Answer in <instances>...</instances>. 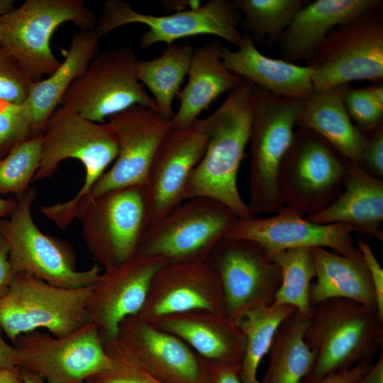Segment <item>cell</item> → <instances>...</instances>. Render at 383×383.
Segmentation results:
<instances>
[{
    "instance_id": "15",
    "label": "cell",
    "mask_w": 383,
    "mask_h": 383,
    "mask_svg": "<svg viewBox=\"0 0 383 383\" xmlns=\"http://www.w3.org/2000/svg\"><path fill=\"white\" fill-rule=\"evenodd\" d=\"M16 367L35 373L48 383H86L111 369L96 327L89 323L65 336L35 330L13 343Z\"/></svg>"
},
{
    "instance_id": "2",
    "label": "cell",
    "mask_w": 383,
    "mask_h": 383,
    "mask_svg": "<svg viewBox=\"0 0 383 383\" xmlns=\"http://www.w3.org/2000/svg\"><path fill=\"white\" fill-rule=\"evenodd\" d=\"M304 340L313 361L306 383L373 360L383 346V321L377 308L345 299L325 300L312 308Z\"/></svg>"
},
{
    "instance_id": "51",
    "label": "cell",
    "mask_w": 383,
    "mask_h": 383,
    "mask_svg": "<svg viewBox=\"0 0 383 383\" xmlns=\"http://www.w3.org/2000/svg\"><path fill=\"white\" fill-rule=\"evenodd\" d=\"M21 370L24 383H48L42 377L35 373L21 368Z\"/></svg>"
},
{
    "instance_id": "8",
    "label": "cell",
    "mask_w": 383,
    "mask_h": 383,
    "mask_svg": "<svg viewBox=\"0 0 383 383\" xmlns=\"http://www.w3.org/2000/svg\"><path fill=\"white\" fill-rule=\"evenodd\" d=\"M91 288L65 289L16 273L0 297V327L13 343L20 335L41 328L55 337L69 335L90 323L87 305Z\"/></svg>"
},
{
    "instance_id": "39",
    "label": "cell",
    "mask_w": 383,
    "mask_h": 383,
    "mask_svg": "<svg viewBox=\"0 0 383 383\" xmlns=\"http://www.w3.org/2000/svg\"><path fill=\"white\" fill-rule=\"evenodd\" d=\"M344 104L350 118L367 136L383 125V112L373 104L364 88L349 87Z\"/></svg>"
},
{
    "instance_id": "48",
    "label": "cell",
    "mask_w": 383,
    "mask_h": 383,
    "mask_svg": "<svg viewBox=\"0 0 383 383\" xmlns=\"http://www.w3.org/2000/svg\"><path fill=\"white\" fill-rule=\"evenodd\" d=\"M365 91L378 109L383 112V84L375 83L365 87Z\"/></svg>"
},
{
    "instance_id": "40",
    "label": "cell",
    "mask_w": 383,
    "mask_h": 383,
    "mask_svg": "<svg viewBox=\"0 0 383 383\" xmlns=\"http://www.w3.org/2000/svg\"><path fill=\"white\" fill-rule=\"evenodd\" d=\"M360 165L374 177L383 179V125L370 135L362 150Z\"/></svg>"
},
{
    "instance_id": "21",
    "label": "cell",
    "mask_w": 383,
    "mask_h": 383,
    "mask_svg": "<svg viewBox=\"0 0 383 383\" xmlns=\"http://www.w3.org/2000/svg\"><path fill=\"white\" fill-rule=\"evenodd\" d=\"M118 338L165 383H209V365L177 336L136 316L125 318Z\"/></svg>"
},
{
    "instance_id": "37",
    "label": "cell",
    "mask_w": 383,
    "mask_h": 383,
    "mask_svg": "<svg viewBox=\"0 0 383 383\" xmlns=\"http://www.w3.org/2000/svg\"><path fill=\"white\" fill-rule=\"evenodd\" d=\"M33 82L16 60L0 43V101L23 104Z\"/></svg>"
},
{
    "instance_id": "11",
    "label": "cell",
    "mask_w": 383,
    "mask_h": 383,
    "mask_svg": "<svg viewBox=\"0 0 383 383\" xmlns=\"http://www.w3.org/2000/svg\"><path fill=\"white\" fill-rule=\"evenodd\" d=\"M346 172L345 158L313 131L299 128L279 171L282 202L307 216L317 213L340 196Z\"/></svg>"
},
{
    "instance_id": "30",
    "label": "cell",
    "mask_w": 383,
    "mask_h": 383,
    "mask_svg": "<svg viewBox=\"0 0 383 383\" xmlns=\"http://www.w3.org/2000/svg\"><path fill=\"white\" fill-rule=\"evenodd\" d=\"M309 320L294 311L282 322L268 352L267 371L259 383H299L307 376L313 361L304 340Z\"/></svg>"
},
{
    "instance_id": "17",
    "label": "cell",
    "mask_w": 383,
    "mask_h": 383,
    "mask_svg": "<svg viewBox=\"0 0 383 383\" xmlns=\"http://www.w3.org/2000/svg\"><path fill=\"white\" fill-rule=\"evenodd\" d=\"M167 262L160 257L136 254L101 273L92 286L87 309L103 344L116 339L120 323L140 312L153 276Z\"/></svg>"
},
{
    "instance_id": "43",
    "label": "cell",
    "mask_w": 383,
    "mask_h": 383,
    "mask_svg": "<svg viewBox=\"0 0 383 383\" xmlns=\"http://www.w3.org/2000/svg\"><path fill=\"white\" fill-rule=\"evenodd\" d=\"M9 245L0 233V297L8 290L15 275L9 262Z\"/></svg>"
},
{
    "instance_id": "6",
    "label": "cell",
    "mask_w": 383,
    "mask_h": 383,
    "mask_svg": "<svg viewBox=\"0 0 383 383\" xmlns=\"http://www.w3.org/2000/svg\"><path fill=\"white\" fill-rule=\"evenodd\" d=\"M36 195V190L30 187L23 195L15 197L16 206L10 216L0 219V233L9 243L13 272L28 273L65 289L93 286L102 269L95 262L86 270H77L72 246L41 231L32 215Z\"/></svg>"
},
{
    "instance_id": "47",
    "label": "cell",
    "mask_w": 383,
    "mask_h": 383,
    "mask_svg": "<svg viewBox=\"0 0 383 383\" xmlns=\"http://www.w3.org/2000/svg\"><path fill=\"white\" fill-rule=\"evenodd\" d=\"M160 2L162 8L165 12L183 11L196 9L201 6V1L198 0H167Z\"/></svg>"
},
{
    "instance_id": "24",
    "label": "cell",
    "mask_w": 383,
    "mask_h": 383,
    "mask_svg": "<svg viewBox=\"0 0 383 383\" xmlns=\"http://www.w3.org/2000/svg\"><path fill=\"white\" fill-rule=\"evenodd\" d=\"M255 43L248 34L243 33L237 50L223 46L224 66L242 79L277 97L306 100L314 94L310 67L265 56Z\"/></svg>"
},
{
    "instance_id": "38",
    "label": "cell",
    "mask_w": 383,
    "mask_h": 383,
    "mask_svg": "<svg viewBox=\"0 0 383 383\" xmlns=\"http://www.w3.org/2000/svg\"><path fill=\"white\" fill-rule=\"evenodd\" d=\"M32 137L30 121L23 104H7L0 108V160Z\"/></svg>"
},
{
    "instance_id": "32",
    "label": "cell",
    "mask_w": 383,
    "mask_h": 383,
    "mask_svg": "<svg viewBox=\"0 0 383 383\" xmlns=\"http://www.w3.org/2000/svg\"><path fill=\"white\" fill-rule=\"evenodd\" d=\"M296 309L288 305L254 308L238 321L245 337V347L239 375L243 383H259L257 370L268 353L274 337L282 322Z\"/></svg>"
},
{
    "instance_id": "4",
    "label": "cell",
    "mask_w": 383,
    "mask_h": 383,
    "mask_svg": "<svg viewBox=\"0 0 383 383\" xmlns=\"http://www.w3.org/2000/svg\"><path fill=\"white\" fill-rule=\"evenodd\" d=\"M301 100L277 97L255 85L249 138L250 212H279L284 205L279 190L283 160L294 135Z\"/></svg>"
},
{
    "instance_id": "1",
    "label": "cell",
    "mask_w": 383,
    "mask_h": 383,
    "mask_svg": "<svg viewBox=\"0 0 383 383\" xmlns=\"http://www.w3.org/2000/svg\"><path fill=\"white\" fill-rule=\"evenodd\" d=\"M254 87L255 84L243 79L221 105L204 118L206 148L184 192V199L206 197L216 200L242 219L254 216L237 186L239 167L250 134Z\"/></svg>"
},
{
    "instance_id": "26",
    "label": "cell",
    "mask_w": 383,
    "mask_h": 383,
    "mask_svg": "<svg viewBox=\"0 0 383 383\" xmlns=\"http://www.w3.org/2000/svg\"><path fill=\"white\" fill-rule=\"evenodd\" d=\"M349 84L333 86L301 100L296 125L327 141L342 157L360 165L367 136L352 123L344 96Z\"/></svg>"
},
{
    "instance_id": "25",
    "label": "cell",
    "mask_w": 383,
    "mask_h": 383,
    "mask_svg": "<svg viewBox=\"0 0 383 383\" xmlns=\"http://www.w3.org/2000/svg\"><path fill=\"white\" fill-rule=\"evenodd\" d=\"M346 175L343 192L324 210L305 216L321 224L345 223L360 232L383 240V182L358 163L345 159Z\"/></svg>"
},
{
    "instance_id": "27",
    "label": "cell",
    "mask_w": 383,
    "mask_h": 383,
    "mask_svg": "<svg viewBox=\"0 0 383 383\" xmlns=\"http://www.w3.org/2000/svg\"><path fill=\"white\" fill-rule=\"evenodd\" d=\"M222 47L218 40H213L194 48L187 83L177 95L179 105L172 120V127L191 126L214 100L243 81L224 66Z\"/></svg>"
},
{
    "instance_id": "29",
    "label": "cell",
    "mask_w": 383,
    "mask_h": 383,
    "mask_svg": "<svg viewBox=\"0 0 383 383\" xmlns=\"http://www.w3.org/2000/svg\"><path fill=\"white\" fill-rule=\"evenodd\" d=\"M316 281L311 283V306L331 299H345L377 308L374 289L360 252L343 255L323 248H310Z\"/></svg>"
},
{
    "instance_id": "33",
    "label": "cell",
    "mask_w": 383,
    "mask_h": 383,
    "mask_svg": "<svg viewBox=\"0 0 383 383\" xmlns=\"http://www.w3.org/2000/svg\"><path fill=\"white\" fill-rule=\"evenodd\" d=\"M282 273L280 285L272 304L294 307L310 318L312 306L309 293L316 272L310 248H294L269 252Z\"/></svg>"
},
{
    "instance_id": "10",
    "label": "cell",
    "mask_w": 383,
    "mask_h": 383,
    "mask_svg": "<svg viewBox=\"0 0 383 383\" xmlns=\"http://www.w3.org/2000/svg\"><path fill=\"white\" fill-rule=\"evenodd\" d=\"M378 7L334 28L306 61L314 91L367 80H383V13Z\"/></svg>"
},
{
    "instance_id": "50",
    "label": "cell",
    "mask_w": 383,
    "mask_h": 383,
    "mask_svg": "<svg viewBox=\"0 0 383 383\" xmlns=\"http://www.w3.org/2000/svg\"><path fill=\"white\" fill-rule=\"evenodd\" d=\"M16 206V199L0 197V219L10 216Z\"/></svg>"
},
{
    "instance_id": "7",
    "label": "cell",
    "mask_w": 383,
    "mask_h": 383,
    "mask_svg": "<svg viewBox=\"0 0 383 383\" xmlns=\"http://www.w3.org/2000/svg\"><path fill=\"white\" fill-rule=\"evenodd\" d=\"M238 218L216 200L184 199L149 225L137 254L160 257L168 262L207 261Z\"/></svg>"
},
{
    "instance_id": "36",
    "label": "cell",
    "mask_w": 383,
    "mask_h": 383,
    "mask_svg": "<svg viewBox=\"0 0 383 383\" xmlns=\"http://www.w3.org/2000/svg\"><path fill=\"white\" fill-rule=\"evenodd\" d=\"M111 362L107 372L89 380L98 383H165L119 338L104 343Z\"/></svg>"
},
{
    "instance_id": "46",
    "label": "cell",
    "mask_w": 383,
    "mask_h": 383,
    "mask_svg": "<svg viewBox=\"0 0 383 383\" xmlns=\"http://www.w3.org/2000/svg\"><path fill=\"white\" fill-rule=\"evenodd\" d=\"M2 333L0 327V368L11 369L16 367V350L4 340Z\"/></svg>"
},
{
    "instance_id": "19",
    "label": "cell",
    "mask_w": 383,
    "mask_h": 383,
    "mask_svg": "<svg viewBox=\"0 0 383 383\" xmlns=\"http://www.w3.org/2000/svg\"><path fill=\"white\" fill-rule=\"evenodd\" d=\"M355 228L345 223L312 222L300 211L284 206L267 218H238L227 238L255 242L268 252L294 248H323L343 255L360 252L353 243Z\"/></svg>"
},
{
    "instance_id": "44",
    "label": "cell",
    "mask_w": 383,
    "mask_h": 383,
    "mask_svg": "<svg viewBox=\"0 0 383 383\" xmlns=\"http://www.w3.org/2000/svg\"><path fill=\"white\" fill-rule=\"evenodd\" d=\"M208 365L209 383H243L239 375V367Z\"/></svg>"
},
{
    "instance_id": "53",
    "label": "cell",
    "mask_w": 383,
    "mask_h": 383,
    "mask_svg": "<svg viewBox=\"0 0 383 383\" xmlns=\"http://www.w3.org/2000/svg\"><path fill=\"white\" fill-rule=\"evenodd\" d=\"M6 104V103L0 101V108H1V107H3V106H5Z\"/></svg>"
},
{
    "instance_id": "54",
    "label": "cell",
    "mask_w": 383,
    "mask_h": 383,
    "mask_svg": "<svg viewBox=\"0 0 383 383\" xmlns=\"http://www.w3.org/2000/svg\"><path fill=\"white\" fill-rule=\"evenodd\" d=\"M0 40H1V31H0Z\"/></svg>"
},
{
    "instance_id": "9",
    "label": "cell",
    "mask_w": 383,
    "mask_h": 383,
    "mask_svg": "<svg viewBox=\"0 0 383 383\" xmlns=\"http://www.w3.org/2000/svg\"><path fill=\"white\" fill-rule=\"evenodd\" d=\"M80 220L87 249L103 270L124 263L137 254L150 223L145 184L100 195L90 202Z\"/></svg>"
},
{
    "instance_id": "14",
    "label": "cell",
    "mask_w": 383,
    "mask_h": 383,
    "mask_svg": "<svg viewBox=\"0 0 383 383\" xmlns=\"http://www.w3.org/2000/svg\"><path fill=\"white\" fill-rule=\"evenodd\" d=\"M117 154L116 135L107 121L93 122L60 106L42 133L41 160L33 182L52 176L64 160H77L84 167L85 177L81 189L69 199L77 201L88 194Z\"/></svg>"
},
{
    "instance_id": "18",
    "label": "cell",
    "mask_w": 383,
    "mask_h": 383,
    "mask_svg": "<svg viewBox=\"0 0 383 383\" xmlns=\"http://www.w3.org/2000/svg\"><path fill=\"white\" fill-rule=\"evenodd\" d=\"M195 310L226 316L220 281L207 261L163 265L153 276L136 316L152 323L167 316Z\"/></svg>"
},
{
    "instance_id": "31",
    "label": "cell",
    "mask_w": 383,
    "mask_h": 383,
    "mask_svg": "<svg viewBox=\"0 0 383 383\" xmlns=\"http://www.w3.org/2000/svg\"><path fill=\"white\" fill-rule=\"evenodd\" d=\"M194 49L189 41L166 44L159 57L137 61L138 79L150 91L157 112L167 120L174 116L172 101L188 74Z\"/></svg>"
},
{
    "instance_id": "41",
    "label": "cell",
    "mask_w": 383,
    "mask_h": 383,
    "mask_svg": "<svg viewBox=\"0 0 383 383\" xmlns=\"http://www.w3.org/2000/svg\"><path fill=\"white\" fill-rule=\"evenodd\" d=\"M360 252L368 270L374 289L377 299V310L379 317L383 321V270L377 260L370 245L360 240L357 247Z\"/></svg>"
},
{
    "instance_id": "5",
    "label": "cell",
    "mask_w": 383,
    "mask_h": 383,
    "mask_svg": "<svg viewBox=\"0 0 383 383\" xmlns=\"http://www.w3.org/2000/svg\"><path fill=\"white\" fill-rule=\"evenodd\" d=\"M66 22H72L80 30H91L97 21L83 0H26L0 17V43L30 80L38 82L60 65L50 39Z\"/></svg>"
},
{
    "instance_id": "3",
    "label": "cell",
    "mask_w": 383,
    "mask_h": 383,
    "mask_svg": "<svg viewBox=\"0 0 383 383\" xmlns=\"http://www.w3.org/2000/svg\"><path fill=\"white\" fill-rule=\"evenodd\" d=\"M116 135L118 154L90 191L77 201L69 200L40 207V211L62 230L80 219L90 202L109 191L145 184L155 153L172 126L157 111L134 105L107 120Z\"/></svg>"
},
{
    "instance_id": "49",
    "label": "cell",
    "mask_w": 383,
    "mask_h": 383,
    "mask_svg": "<svg viewBox=\"0 0 383 383\" xmlns=\"http://www.w3.org/2000/svg\"><path fill=\"white\" fill-rule=\"evenodd\" d=\"M0 383H24L21 368H0Z\"/></svg>"
},
{
    "instance_id": "13",
    "label": "cell",
    "mask_w": 383,
    "mask_h": 383,
    "mask_svg": "<svg viewBox=\"0 0 383 383\" xmlns=\"http://www.w3.org/2000/svg\"><path fill=\"white\" fill-rule=\"evenodd\" d=\"M240 23V11L233 1L211 0L196 9L156 16L137 12L123 0H108L94 30L101 38L127 24H144L148 29L139 40L143 49L199 35L218 36L238 47L243 38Z\"/></svg>"
},
{
    "instance_id": "12",
    "label": "cell",
    "mask_w": 383,
    "mask_h": 383,
    "mask_svg": "<svg viewBox=\"0 0 383 383\" xmlns=\"http://www.w3.org/2000/svg\"><path fill=\"white\" fill-rule=\"evenodd\" d=\"M138 58L128 46L99 53L84 73L70 85L60 105L96 123L134 105L157 111L154 99L136 76Z\"/></svg>"
},
{
    "instance_id": "23",
    "label": "cell",
    "mask_w": 383,
    "mask_h": 383,
    "mask_svg": "<svg viewBox=\"0 0 383 383\" xmlns=\"http://www.w3.org/2000/svg\"><path fill=\"white\" fill-rule=\"evenodd\" d=\"M382 0H316L301 9L279 36L282 60L307 61L336 26L363 13L381 7Z\"/></svg>"
},
{
    "instance_id": "42",
    "label": "cell",
    "mask_w": 383,
    "mask_h": 383,
    "mask_svg": "<svg viewBox=\"0 0 383 383\" xmlns=\"http://www.w3.org/2000/svg\"><path fill=\"white\" fill-rule=\"evenodd\" d=\"M373 363V360L360 362L353 367L330 374L313 383H355Z\"/></svg>"
},
{
    "instance_id": "20",
    "label": "cell",
    "mask_w": 383,
    "mask_h": 383,
    "mask_svg": "<svg viewBox=\"0 0 383 383\" xmlns=\"http://www.w3.org/2000/svg\"><path fill=\"white\" fill-rule=\"evenodd\" d=\"M206 144L204 119L198 118L185 128L172 126L168 131L155 153L145 184L150 223L184 200L187 185Z\"/></svg>"
},
{
    "instance_id": "35",
    "label": "cell",
    "mask_w": 383,
    "mask_h": 383,
    "mask_svg": "<svg viewBox=\"0 0 383 383\" xmlns=\"http://www.w3.org/2000/svg\"><path fill=\"white\" fill-rule=\"evenodd\" d=\"M42 134L32 137L0 160V197L23 195L30 188L41 160Z\"/></svg>"
},
{
    "instance_id": "22",
    "label": "cell",
    "mask_w": 383,
    "mask_h": 383,
    "mask_svg": "<svg viewBox=\"0 0 383 383\" xmlns=\"http://www.w3.org/2000/svg\"><path fill=\"white\" fill-rule=\"evenodd\" d=\"M152 324L181 339L209 364L240 366L245 337L225 315L195 310L167 316Z\"/></svg>"
},
{
    "instance_id": "34",
    "label": "cell",
    "mask_w": 383,
    "mask_h": 383,
    "mask_svg": "<svg viewBox=\"0 0 383 383\" xmlns=\"http://www.w3.org/2000/svg\"><path fill=\"white\" fill-rule=\"evenodd\" d=\"M308 0H233L244 14L239 27L252 39L273 45Z\"/></svg>"
},
{
    "instance_id": "16",
    "label": "cell",
    "mask_w": 383,
    "mask_h": 383,
    "mask_svg": "<svg viewBox=\"0 0 383 383\" xmlns=\"http://www.w3.org/2000/svg\"><path fill=\"white\" fill-rule=\"evenodd\" d=\"M207 262L220 281L226 315L235 323L248 311L273 303L281 283V270L258 243L226 238Z\"/></svg>"
},
{
    "instance_id": "52",
    "label": "cell",
    "mask_w": 383,
    "mask_h": 383,
    "mask_svg": "<svg viewBox=\"0 0 383 383\" xmlns=\"http://www.w3.org/2000/svg\"><path fill=\"white\" fill-rule=\"evenodd\" d=\"M14 9L13 0H0V17L8 13Z\"/></svg>"
},
{
    "instance_id": "28",
    "label": "cell",
    "mask_w": 383,
    "mask_h": 383,
    "mask_svg": "<svg viewBox=\"0 0 383 383\" xmlns=\"http://www.w3.org/2000/svg\"><path fill=\"white\" fill-rule=\"evenodd\" d=\"M99 40L94 29L74 33L65 57L58 67L47 77L32 83L23 104L28 116L33 137L43 133L66 91L84 73L99 53Z\"/></svg>"
},
{
    "instance_id": "45",
    "label": "cell",
    "mask_w": 383,
    "mask_h": 383,
    "mask_svg": "<svg viewBox=\"0 0 383 383\" xmlns=\"http://www.w3.org/2000/svg\"><path fill=\"white\" fill-rule=\"evenodd\" d=\"M383 350L375 362L355 383H383Z\"/></svg>"
}]
</instances>
